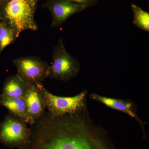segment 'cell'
<instances>
[{
	"mask_svg": "<svg viewBox=\"0 0 149 149\" xmlns=\"http://www.w3.org/2000/svg\"><path fill=\"white\" fill-rule=\"evenodd\" d=\"M31 126L26 149H116L105 130L93 123L88 109L61 116L45 111Z\"/></svg>",
	"mask_w": 149,
	"mask_h": 149,
	"instance_id": "cell-1",
	"label": "cell"
},
{
	"mask_svg": "<svg viewBox=\"0 0 149 149\" xmlns=\"http://www.w3.org/2000/svg\"><path fill=\"white\" fill-rule=\"evenodd\" d=\"M40 0H9L0 5L1 21L16 32L20 33L30 29L35 31L38 26L35 14Z\"/></svg>",
	"mask_w": 149,
	"mask_h": 149,
	"instance_id": "cell-2",
	"label": "cell"
},
{
	"mask_svg": "<svg viewBox=\"0 0 149 149\" xmlns=\"http://www.w3.org/2000/svg\"><path fill=\"white\" fill-rule=\"evenodd\" d=\"M31 134L27 123L10 113L0 122V143L10 148L27 149Z\"/></svg>",
	"mask_w": 149,
	"mask_h": 149,
	"instance_id": "cell-3",
	"label": "cell"
},
{
	"mask_svg": "<svg viewBox=\"0 0 149 149\" xmlns=\"http://www.w3.org/2000/svg\"><path fill=\"white\" fill-rule=\"evenodd\" d=\"M46 108L48 112L55 116H61L73 113L87 109L86 104V90L76 95L71 97H62L50 93L43 86L38 84Z\"/></svg>",
	"mask_w": 149,
	"mask_h": 149,
	"instance_id": "cell-4",
	"label": "cell"
},
{
	"mask_svg": "<svg viewBox=\"0 0 149 149\" xmlns=\"http://www.w3.org/2000/svg\"><path fill=\"white\" fill-rule=\"evenodd\" d=\"M52 58V63L49 69L48 77L50 78L67 81L79 73L80 63L68 52L61 37L54 48Z\"/></svg>",
	"mask_w": 149,
	"mask_h": 149,
	"instance_id": "cell-5",
	"label": "cell"
},
{
	"mask_svg": "<svg viewBox=\"0 0 149 149\" xmlns=\"http://www.w3.org/2000/svg\"><path fill=\"white\" fill-rule=\"evenodd\" d=\"M12 62L16 67L17 74L26 83L37 85L48 77L49 65L39 57H21Z\"/></svg>",
	"mask_w": 149,
	"mask_h": 149,
	"instance_id": "cell-6",
	"label": "cell"
},
{
	"mask_svg": "<svg viewBox=\"0 0 149 149\" xmlns=\"http://www.w3.org/2000/svg\"><path fill=\"white\" fill-rule=\"evenodd\" d=\"M42 7L49 11L52 14V27H59L73 15L88 8L70 0H47Z\"/></svg>",
	"mask_w": 149,
	"mask_h": 149,
	"instance_id": "cell-7",
	"label": "cell"
},
{
	"mask_svg": "<svg viewBox=\"0 0 149 149\" xmlns=\"http://www.w3.org/2000/svg\"><path fill=\"white\" fill-rule=\"evenodd\" d=\"M90 97L92 100L100 102L106 106L122 112L135 118L141 125L143 130L144 139H146L147 135L145 127L147 123L143 122L138 116L136 112V107L133 102L129 100H123L104 97L95 93L91 94Z\"/></svg>",
	"mask_w": 149,
	"mask_h": 149,
	"instance_id": "cell-8",
	"label": "cell"
},
{
	"mask_svg": "<svg viewBox=\"0 0 149 149\" xmlns=\"http://www.w3.org/2000/svg\"><path fill=\"white\" fill-rule=\"evenodd\" d=\"M24 99L27 107V124L34 125L45 112L46 108L37 85L28 83V90Z\"/></svg>",
	"mask_w": 149,
	"mask_h": 149,
	"instance_id": "cell-9",
	"label": "cell"
},
{
	"mask_svg": "<svg viewBox=\"0 0 149 149\" xmlns=\"http://www.w3.org/2000/svg\"><path fill=\"white\" fill-rule=\"evenodd\" d=\"M28 88V83L17 74L7 78L3 85L0 98H24Z\"/></svg>",
	"mask_w": 149,
	"mask_h": 149,
	"instance_id": "cell-10",
	"label": "cell"
},
{
	"mask_svg": "<svg viewBox=\"0 0 149 149\" xmlns=\"http://www.w3.org/2000/svg\"><path fill=\"white\" fill-rule=\"evenodd\" d=\"M0 105L7 109L10 114L27 123L28 114L24 98H0Z\"/></svg>",
	"mask_w": 149,
	"mask_h": 149,
	"instance_id": "cell-11",
	"label": "cell"
},
{
	"mask_svg": "<svg viewBox=\"0 0 149 149\" xmlns=\"http://www.w3.org/2000/svg\"><path fill=\"white\" fill-rule=\"evenodd\" d=\"M133 15V23L139 28L149 32V13L135 4L130 5Z\"/></svg>",
	"mask_w": 149,
	"mask_h": 149,
	"instance_id": "cell-12",
	"label": "cell"
},
{
	"mask_svg": "<svg viewBox=\"0 0 149 149\" xmlns=\"http://www.w3.org/2000/svg\"><path fill=\"white\" fill-rule=\"evenodd\" d=\"M17 37L16 32L10 27L5 26L0 28V54L6 47L13 42Z\"/></svg>",
	"mask_w": 149,
	"mask_h": 149,
	"instance_id": "cell-13",
	"label": "cell"
},
{
	"mask_svg": "<svg viewBox=\"0 0 149 149\" xmlns=\"http://www.w3.org/2000/svg\"><path fill=\"white\" fill-rule=\"evenodd\" d=\"M77 4L89 7L96 5L98 2V0H70Z\"/></svg>",
	"mask_w": 149,
	"mask_h": 149,
	"instance_id": "cell-14",
	"label": "cell"
},
{
	"mask_svg": "<svg viewBox=\"0 0 149 149\" xmlns=\"http://www.w3.org/2000/svg\"><path fill=\"white\" fill-rule=\"evenodd\" d=\"M6 26L5 23H4L2 21H0V28H1L4 26Z\"/></svg>",
	"mask_w": 149,
	"mask_h": 149,
	"instance_id": "cell-15",
	"label": "cell"
},
{
	"mask_svg": "<svg viewBox=\"0 0 149 149\" xmlns=\"http://www.w3.org/2000/svg\"><path fill=\"white\" fill-rule=\"evenodd\" d=\"M8 1H9V0H1V4L3 3L6 2Z\"/></svg>",
	"mask_w": 149,
	"mask_h": 149,
	"instance_id": "cell-16",
	"label": "cell"
},
{
	"mask_svg": "<svg viewBox=\"0 0 149 149\" xmlns=\"http://www.w3.org/2000/svg\"><path fill=\"white\" fill-rule=\"evenodd\" d=\"M1 21V16H0V21Z\"/></svg>",
	"mask_w": 149,
	"mask_h": 149,
	"instance_id": "cell-17",
	"label": "cell"
},
{
	"mask_svg": "<svg viewBox=\"0 0 149 149\" xmlns=\"http://www.w3.org/2000/svg\"><path fill=\"white\" fill-rule=\"evenodd\" d=\"M1 4V0H0V5Z\"/></svg>",
	"mask_w": 149,
	"mask_h": 149,
	"instance_id": "cell-18",
	"label": "cell"
},
{
	"mask_svg": "<svg viewBox=\"0 0 149 149\" xmlns=\"http://www.w3.org/2000/svg\"><path fill=\"white\" fill-rule=\"evenodd\" d=\"M120 1H121V0H120Z\"/></svg>",
	"mask_w": 149,
	"mask_h": 149,
	"instance_id": "cell-19",
	"label": "cell"
}]
</instances>
